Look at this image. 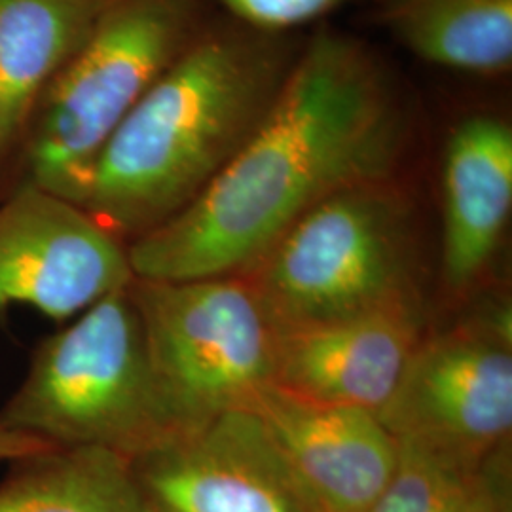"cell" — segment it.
<instances>
[{"label":"cell","instance_id":"cell-19","mask_svg":"<svg viewBox=\"0 0 512 512\" xmlns=\"http://www.w3.org/2000/svg\"><path fill=\"white\" fill-rule=\"evenodd\" d=\"M46 446H52V444H46L37 437H31V435H25V433H19V431L0 425V461H14V459L27 456V454L38 452Z\"/></svg>","mask_w":512,"mask_h":512},{"label":"cell","instance_id":"cell-15","mask_svg":"<svg viewBox=\"0 0 512 512\" xmlns=\"http://www.w3.org/2000/svg\"><path fill=\"white\" fill-rule=\"evenodd\" d=\"M385 23L431 65L473 74L512 63V0H384Z\"/></svg>","mask_w":512,"mask_h":512},{"label":"cell","instance_id":"cell-7","mask_svg":"<svg viewBox=\"0 0 512 512\" xmlns=\"http://www.w3.org/2000/svg\"><path fill=\"white\" fill-rule=\"evenodd\" d=\"M378 418L395 439L482 459L511 442L512 349L505 327L421 338Z\"/></svg>","mask_w":512,"mask_h":512},{"label":"cell","instance_id":"cell-6","mask_svg":"<svg viewBox=\"0 0 512 512\" xmlns=\"http://www.w3.org/2000/svg\"><path fill=\"white\" fill-rule=\"evenodd\" d=\"M148 357L179 435L249 412L274 384V321L245 275L133 279Z\"/></svg>","mask_w":512,"mask_h":512},{"label":"cell","instance_id":"cell-14","mask_svg":"<svg viewBox=\"0 0 512 512\" xmlns=\"http://www.w3.org/2000/svg\"><path fill=\"white\" fill-rule=\"evenodd\" d=\"M0 512H147L131 459L93 446H46L14 459Z\"/></svg>","mask_w":512,"mask_h":512},{"label":"cell","instance_id":"cell-8","mask_svg":"<svg viewBox=\"0 0 512 512\" xmlns=\"http://www.w3.org/2000/svg\"><path fill=\"white\" fill-rule=\"evenodd\" d=\"M133 279L124 239L80 205L31 184L0 205V311L67 321Z\"/></svg>","mask_w":512,"mask_h":512},{"label":"cell","instance_id":"cell-17","mask_svg":"<svg viewBox=\"0 0 512 512\" xmlns=\"http://www.w3.org/2000/svg\"><path fill=\"white\" fill-rule=\"evenodd\" d=\"M239 25L268 33L289 35L340 10L351 0H217Z\"/></svg>","mask_w":512,"mask_h":512},{"label":"cell","instance_id":"cell-12","mask_svg":"<svg viewBox=\"0 0 512 512\" xmlns=\"http://www.w3.org/2000/svg\"><path fill=\"white\" fill-rule=\"evenodd\" d=\"M512 207V129L471 114L452 129L442 162V268L456 291L490 264Z\"/></svg>","mask_w":512,"mask_h":512},{"label":"cell","instance_id":"cell-1","mask_svg":"<svg viewBox=\"0 0 512 512\" xmlns=\"http://www.w3.org/2000/svg\"><path fill=\"white\" fill-rule=\"evenodd\" d=\"M408 137L401 93L365 44L332 31L302 44L255 133L181 213L128 243L133 275L245 274L311 207L391 179Z\"/></svg>","mask_w":512,"mask_h":512},{"label":"cell","instance_id":"cell-10","mask_svg":"<svg viewBox=\"0 0 512 512\" xmlns=\"http://www.w3.org/2000/svg\"><path fill=\"white\" fill-rule=\"evenodd\" d=\"M319 512H366L389 480L397 439L376 412L272 384L249 410Z\"/></svg>","mask_w":512,"mask_h":512},{"label":"cell","instance_id":"cell-2","mask_svg":"<svg viewBox=\"0 0 512 512\" xmlns=\"http://www.w3.org/2000/svg\"><path fill=\"white\" fill-rule=\"evenodd\" d=\"M300 48L239 23L200 33L114 131L82 209L131 241L173 219L255 133Z\"/></svg>","mask_w":512,"mask_h":512},{"label":"cell","instance_id":"cell-3","mask_svg":"<svg viewBox=\"0 0 512 512\" xmlns=\"http://www.w3.org/2000/svg\"><path fill=\"white\" fill-rule=\"evenodd\" d=\"M0 425L52 446H93L135 459L179 435L148 357L128 287L38 344Z\"/></svg>","mask_w":512,"mask_h":512},{"label":"cell","instance_id":"cell-11","mask_svg":"<svg viewBox=\"0 0 512 512\" xmlns=\"http://www.w3.org/2000/svg\"><path fill=\"white\" fill-rule=\"evenodd\" d=\"M274 384L321 403L380 412L421 340L420 306L274 325Z\"/></svg>","mask_w":512,"mask_h":512},{"label":"cell","instance_id":"cell-16","mask_svg":"<svg viewBox=\"0 0 512 512\" xmlns=\"http://www.w3.org/2000/svg\"><path fill=\"white\" fill-rule=\"evenodd\" d=\"M482 459L418 439H397V461L366 512H465Z\"/></svg>","mask_w":512,"mask_h":512},{"label":"cell","instance_id":"cell-13","mask_svg":"<svg viewBox=\"0 0 512 512\" xmlns=\"http://www.w3.org/2000/svg\"><path fill=\"white\" fill-rule=\"evenodd\" d=\"M116 0H0V162L50 76L92 37Z\"/></svg>","mask_w":512,"mask_h":512},{"label":"cell","instance_id":"cell-5","mask_svg":"<svg viewBox=\"0 0 512 512\" xmlns=\"http://www.w3.org/2000/svg\"><path fill=\"white\" fill-rule=\"evenodd\" d=\"M202 0H116L67 63L27 154V181L84 205L114 131L198 37Z\"/></svg>","mask_w":512,"mask_h":512},{"label":"cell","instance_id":"cell-4","mask_svg":"<svg viewBox=\"0 0 512 512\" xmlns=\"http://www.w3.org/2000/svg\"><path fill=\"white\" fill-rule=\"evenodd\" d=\"M412 213L391 179L311 207L245 272L274 325L418 304Z\"/></svg>","mask_w":512,"mask_h":512},{"label":"cell","instance_id":"cell-18","mask_svg":"<svg viewBox=\"0 0 512 512\" xmlns=\"http://www.w3.org/2000/svg\"><path fill=\"white\" fill-rule=\"evenodd\" d=\"M465 512H512L511 442L478 463Z\"/></svg>","mask_w":512,"mask_h":512},{"label":"cell","instance_id":"cell-9","mask_svg":"<svg viewBox=\"0 0 512 512\" xmlns=\"http://www.w3.org/2000/svg\"><path fill=\"white\" fill-rule=\"evenodd\" d=\"M147 512H319L251 412H232L139 458Z\"/></svg>","mask_w":512,"mask_h":512}]
</instances>
